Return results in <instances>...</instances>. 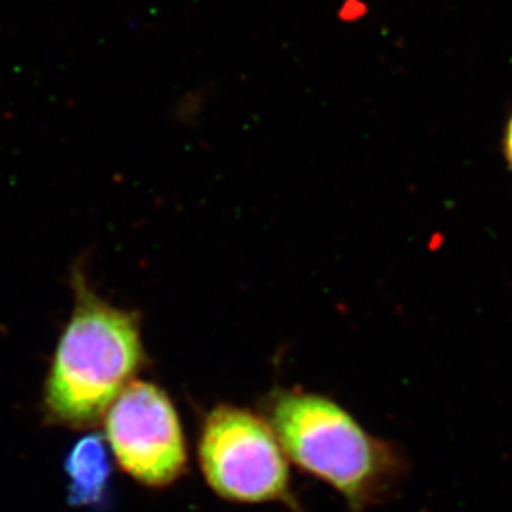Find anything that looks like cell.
Listing matches in <instances>:
<instances>
[{
	"label": "cell",
	"instance_id": "cell-6",
	"mask_svg": "<svg viewBox=\"0 0 512 512\" xmlns=\"http://www.w3.org/2000/svg\"><path fill=\"white\" fill-rule=\"evenodd\" d=\"M504 148H506V155H508L509 163L512 167V117L509 120L508 130H506V138H504Z\"/></svg>",
	"mask_w": 512,
	"mask_h": 512
},
{
	"label": "cell",
	"instance_id": "cell-2",
	"mask_svg": "<svg viewBox=\"0 0 512 512\" xmlns=\"http://www.w3.org/2000/svg\"><path fill=\"white\" fill-rule=\"evenodd\" d=\"M77 301L45 383V408L57 423H94L132 383L142 361L138 325L75 281Z\"/></svg>",
	"mask_w": 512,
	"mask_h": 512
},
{
	"label": "cell",
	"instance_id": "cell-4",
	"mask_svg": "<svg viewBox=\"0 0 512 512\" xmlns=\"http://www.w3.org/2000/svg\"><path fill=\"white\" fill-rule=\"evenodd\" d=\"M105 434L120 468L148 488H165L187 469L177 409L152 383L132 381L110 404Z\"/></svg>",
	"mask_w": 512,
	"mask_h": 512
},
{
	"label": "cell",
	"instance_id": "cell-1",
	"mask_svg": "<svg viewBox=\"0 0 512 512\" xmlns=\"http://www.w3.org/2000/svg\"><path fill=\"white\" fill-rule=\"evenodd\" d=\"M270 424L285 451L306 473L330 484L353 512L376 504L403 474L393 446L373 438L346 409L320 394L281 393Z\"/></svg>",
	"mask_w": 512,
	"mask_h": 512
},
{
	"label": "cell",
	"instance_id": "cell-5",
	"mask_svg": "<svg viewBox=\"0 0 512 512\" xmlns=\"http://www.w3.org/2000/svg\"><path fill=\"white\" fill-rule=\"evenodd\" d=\"M65 471L69 476L70 503L75 506H89L104 498L109 486L112 464L104 439L90 434L80 439L70 449L65 461Z\"/></svg>",
	"mask_w": 512,
	"mask_h": 512
},
{
	"label": "cell",
	"instance_id": "cell-3",
	"mask_svg": "<svg viewBox=\"0 0 512 512\" xmlns=\"http://www.w3.org/2000/svg\"><path fill=\"white\" fill-rule=\"evenodd\" d=\"M203 478L232 503L295 504L290 464L271 424L235 406L208 414L198 441Z\"/></svg>",
	"mask_w": 512,
	"mask_h": 512
}]
</instances>
